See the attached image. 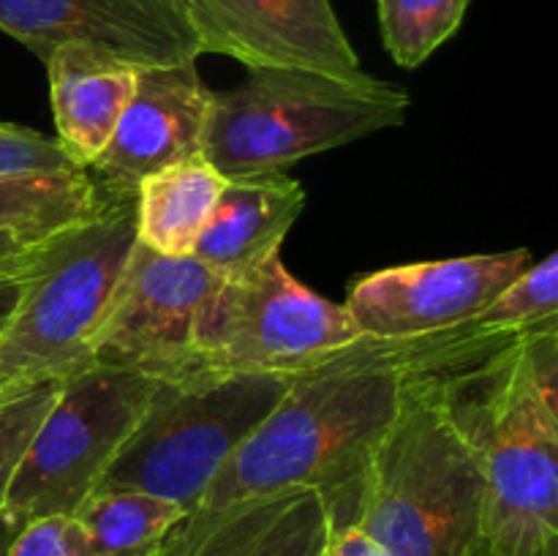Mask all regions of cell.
<instances>
[{
  "label": "cell",
  "instance_id": "23",
  "mask_svg": "<svg viewBox=\"0 0 558 556\" xmlns=\"http://www.w3.org/2000/svg\"><path fill=\"white\" fill-rule=\"evenodd\" d=\"M5 556H87L74 516H47L14 527Z\"/></svg>",
  "mask_w": 558,
  "mask_h": 556
},
{
  "label": "cell",
  "instance_id": "9",
  "mask_svg": "<svg viewBox=\"0 0 558 556\" xmlns=\"http://www.w3.org/2000/svg\"><path fill=\"white\" fill-rule=\"evenodd\" d=\"M221 276L194 256H163L136 243L90 347V365L161 382L196 374L202 316Z\"/></svg>",
  "mask_w": 558,
  "mask_h": 556
},
{
  "label": "cell",
  "instance_id": "18",
  "mask_svg": "<svg viewBox=\"0 0 558 556\" xmlns=\"http://www.w3.org/2000/svg\"><path fill=\"white\" fill-rule=\"evenodd\" d=\"M104 205L87 169L0 174V234L36 245Z\"/></svg>",
  "mask_w": 558,
  "mask_h": 556
},
{
  "label": "cell",
  "instance_id": "25",
  "mask_svg": "<svg viewBox=\"0 0 558 556\" xmlns=\"http://www.w3.org/2000/svg\"><path fill=\"white\" fill-rule=\"evenodd\" d=\"M322 556H392L381 548L371 534L354 523H332L330 540H327Z\"/></svg>",
  "mask_w": 558,
  "mask_h": 556
},
{
  "label": "cell",
  "instance_id": "24",
  "mask_svg": "<svg viewBox=\"0 0 558 556\" xmlns=\"http://www.w3.org/2000/svg\"><path fill=\"white\" fill-rule=\"evenodd\" d=\"M41 169H80L54 136H44L38 131L14 125L0 134V174L41 172Z\"/></svg>",
  "mask_w": 558,
  "mask_h": 556
},
{
  "label": "cell",
  "instance_id": "15",
  "mask_svg": "<svg viewBox=\"0 0 558 556\" xmlns=\"http://www.w3.org/2000/svg\"><path fill=\"white\" fill-rule=\"evenodd\" d=\"M44 65L54 140L76 167L87 169L112 140L134 96L140 65L82 41L54 47Z\"/></svg>",
  "mask_w": 558,
  "mask_h": 556
},
{
  "label": "cell",
  "instance_id": "20",
  "mask_svg": "<svg viewBox=\"0 0 558 556\" xmlns=\"http://www.w3.org/2000/svg\"><path fill=\"white\" fill-rule=\"evenodd\" d=\"M554 325H558V254L532 262L483 311L463 322L480 338H512Z\"/></svg>",
  "mask_w": 558,
  "mask_h": 556
},
{
  "label": "cell",
  "instance_id": "21",
  "mask_svg": "<svg viewBox=\"0 0 558 556\" xmlns=\"http://www.w3.org/2000/svg\"><path fill=\"white\" fill-rule=\"evenodd\" d=\"M472 0H376L381 44L401 69H420L463 25Z\"/></svg>",
  "mask_w": 558,
  "mask_h": 556
},
{
  "label": "cell",
  "instance_id": "13",
  "mask_svg": "<svg viewBox=\"0 0 558 556\" xmlns=\"http://www.w3.org/2000/svg\"><path fill=\"white\" fill-rule=\"evenodd\" d=\"M213 90L196 60L136 69V87L101 156L87 167L98 194L131 200L147 174L202 156Z\"/></svg>",
  "mask_w": 558,
  "mask_h": 556
},
{
  "label": "cell",
  "instance_id": "27",
  "mask_svg": "<svg viewBox=\"0 0 558 556\" xmlns=\"http://www.w3.org/2000/svg\"><path fill=\"white\" fill-rule=\"evenodd\" d=\"M31 249H33L31 243L14 238V234H0V270L25 262L27 254H31Z\"/></svg>",
  "mask_w": 558,
  "mask_h": 556
},
{
  "label": "cell",
  "instance_id": "19",
  "mask_svg": "<svg viewBox=\"0 0 558 556\" xmlns=\"http://www.w3.org/2000/svg\"><path fill=\"white\" fill-rule=\"evenodd\" d=\"M183 507L140 491H93L74 512L87 556H150Z\"/></svg>",
  "mask_w": 558,
  "mask_h": 556
},
{
  "label": "cell",
  "instance_id": "29",
  "mask_svg": "<svg viewBox=\"0 0 558 556\" xmlns=\"http://www.w3.org/2000/svg\"><path fill=\"white\" fill-rule=\"evenodd\" d=\"M9 125H11V123H3V120H0V134H3V131L9 129Z\"/></svg>",
  "mask_w": 558,
  "mask_h": 556
},
{
  "label": "cell",
  "instance_id": "16",
  "mask_svg": "<svg viewBox=\"0 0 558 556\" xmlns=\"http://www.w3.org/2000/svg\"><path fill=\"white\" fill-rule=\"evenodd\" d=\"M303 207V183L283 172L227 178L216 210L191 256L221 278L254 270L265 259L281 254L283 238Z\"/></svg>",
  "mask_w": 558,
  "mask_h": 556
},
{
  "label": "cell",
  "instance_id": "22",
  "mask_svg": "<svg viewBox=\"0 0 558 556\" xmlns=\"http://www.w3.org/2000/svg\"><path fill=\"white\" fill-rule=\"evenodd\" d=\"M63 379L38 382L25 390L9 392L0 398V499L5 494V485L14 478L33 434L41 425L44 414L58 398Z\"/></svg>",
  "mask_w": 558,
  "mask_h": 556
},
{
  "label": "cell",
  "instance_id": "10",
  "mask_svg": "<svg viewBox=\"0 0 558 556\" xmlns=\"http://www.w3.org/2000/svg\"><path fill=\"white\" fill-rule=\"evenodd\" d=\"M532 262L518 249L385 267L360 276L343 309L365 341H417L472 319Z\"/></svg>",
  "mask_w": 558,
  "mask_h": 556
},
{
  "label": "cell",
  "instance_id": "4",
  "mask_svg": "<svg viewBox=\"0 0 558 556\" xmlns=\"http://www.w3.org/2000/svg\"><path fill=\"white\" fill-rule=\"evenodd\" d=\"M136 245L134 196L31 249L14 311L0 327V398L90 365V347Z\"/></svg>",
  "mask_w": 558,
  "mask_h": 556
},
{
  "label": "cell",
  "instance_id": "7",
  "mask_svg": "<svg viewBox=\"0 0 558 556\" xmlns=\"http://www.w3.org/2000/svg\"><path fill=\"white\" fill-rule=\"evenodd\" d=\"M161 379L107 365L65 376L0 499L9 523L74 516L101 485Z\"/></svg>",
  "mask_w": 558,
  "mask_h": 556
},
{
  "label": "cell",
  "instance_id": "6",
  "mask_svg": "<svg viewBox=\"0 0 558 556\" xmlns=\"http://www.w3.org/2000/svg\"><path fill=\"white\" fill-rule=\"evenodd\" d=\"M292 379L196 371L161 382L96 491H140L194 510Z\"/></svg>",
  "mask_w": 558,
  "mask_h": 556
},
{
  "label": "cell",
  "instance_id": "8",
  "mask_svg": "<svg viewBox=\"0 0 558 556\" xmlns=\"http://www.w3.org/2000/svg\"><path fill=\"white\" fill-rule=\"evenodd\" d=\"M360 341L343 303L300 283L281 254L221 278L196 343V371L298 376Z\"/></svg>",
  "mask_w": 558,
  "mask_h": 556
},
{
  "label": "cell",
  "instance_id": "2",
  "mask_svg": "<svg viewBox=\"0 0 558 556\" xmlns=\"http://www.w3.org/2000/svg\"><path fill=\"white\" fill-rule=\"evenodd\" d=\"M401 343L360 338L292 379L281 401L232 452L196 507L311 488H347L390 425L407 390Z\"/></svg>",
  "mask_w": 558,
  "mask_h": 556
},
{
  "label": "cell",
  "instance_id": "17",
  "mask_svg": "<svg viewBox=\"0 0 558 556\" xmlns=\"http://www.w3.org/2000/svg\"><path fill=\"white\" fill-rule=\"evenodd\" d=\"M227 185L205 156L147 174L134 194L136 243L163 256H191Z\"/></svg>",
  "mask_w": 558,
  "mask_h": 556
},
{
  "label": "cell",
  "instance_id": "3",
  "mask_svg": "<svg viewBox=\"0 0 558 556\" xmlns=\"http://www.w3.org/2000/svg\"><path fill=\"white\" fill-rule=\"evenodd\" d=\"M483 472L428 374H409L396 423L357 478L327 496L332 523H354L392 556H474Z\"/></svg>",
  "mask_w": 558,
  "mask_h": 556
},
{
  "label": "cell",
  "instance_id": "12",
  "mask_svg": "<svg viewBox=\"0 0 558 556\" xmlns=\"http://www.w3.org/2000/svg\"><path fill=\"white\" fill-rule=\"evenodd\" d=\"M202 55H227L245 69L363 74L330 0H185Z\"/></svg>",
  "mask_w": 558,
  "mask_h": 556
},
{
  "label": "cell",
  "instance_id": "11",
  "mask_svg": "<svg viewBox=\"0 0 558 556\" xmlns=\"http://www.w3.org/2000/svg\"><path fill=\"white\" fill-rule=\"evenodd\" d=\"M0 33L41 63L69 41L101 47L140 69L202 55L185 0H0Z\"/></svg>",
  "mask_w": 558,
  "mask_h": 556
},
{
  "label": "cell",
  "instance_id": "14",
  "mask_svg": "<svg viewBox=\"0 0 558 556\" xmlns=\"http://www.w3.org/2000/svg\"><path fill=\"white\" fill-rule=\"evenodd\" d=\"M332 532L325 496L289 488L267 496L194 507L150 556H322Z\"/></svg>",
  "mask_w": 558,
  "mask_h": 556
},
{
  "label": "cell",
  "instance_id": "1",
  "mask_svg": "<svg viewBox=\"0 0 558 556\" xmlns=\"http://www.w3.org/2000/svg\"><path fill=\"white\" fill-rule=\"evenodd\" d=\"M428 376L483 472L474 556H539L558 543V325Z\"/></svg>",
  "mask_w": 558,
  "mask_h": 556
},
{
  "label": "cell",
  "instance_id": "5",
  "mask_svg": "<svg viewBox=\"0 0 558 556\" xmlns=\"http://www.w3.org/2000/svg\"><path fill=\"white\" fill-rule=\"evenodd\" d=\"M412 96L371 74L248 69L213 93L202 156L227 178L283 172L300 158L343 147L407 120Z\"/></svg>",
  "mask_w": 558,
  "mask_h": 556
},
{
  "label": "cell",
  "instance_id": "28",
  "mask_svg": "<svg viewBox=\"0 0 558 556\" xmlns=\"http://www.w3.org/2000/svg\"><path fill=\"white\" fill-rule=\"evenodd\" d=\"M11 534H14V523H9L3 516H0V556H5Z\"/></svg>",
  "mask_w": 558,
  "mask_h": 556
},
{
  "label": "cell",
  "instance_id": "26",
  "mask_svg": "<svg viewBox=\"0 0 558 556\" xmlns=\"http://www.w3.org/2000/svg\"><path fill=\"white\" fill-rule=\"evenodd\" d=\"M27 256H31V254H27ZM25 262H20V265L0 270V327L5 325V319H9L11 311H14L16 298H20L22 270H25Z\"/></svg>",
  "mask_w": 558,
  "mask_h": 556
}]
</instances>
